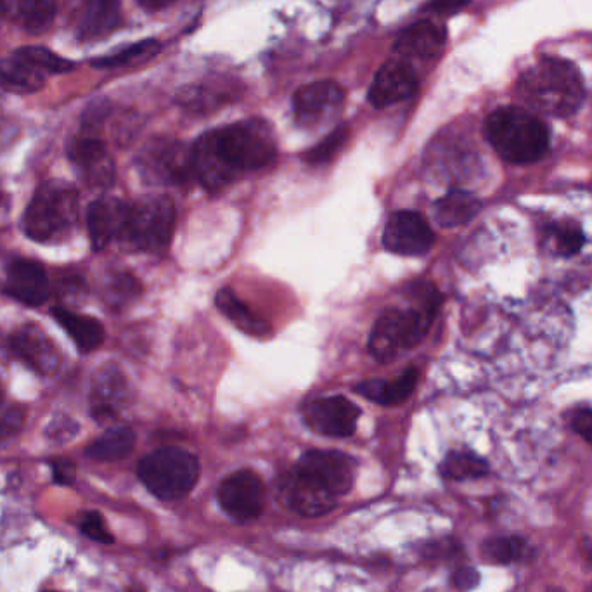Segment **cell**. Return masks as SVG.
<instances>
[{"instance_id":"7","label":"cell","mask_w":592,"mask_h":592,"mask_svg":"<svg viewBox=\"0 0 592 592\" xmlns=\"http://www.w3.org/2000/svg\"><path fill=\"white\" fill-rule=\"evenodd\" d=\"M175 206L168 196H146L129 206L123 226V245L130 250L161 253L174 236Z\"/></svg>"},{"instance_id":"42","label":"cell","mask_w":592,"mask_h":592,"mask_svg":"<svg viewBox=\"0 0 592 592\" xmlns=\"http://www.w3.org/2000/svg\"><path fill=\"white\" fill-rule=\"evenodd\" d=\"M78 426L73 419L66 418V416H58L51 421V425L47 428V435L54 440H70L75 437Z\"/></svg>"},{"instance_id":"18","label":"cell","mask_w":592,"mask_h":592,"mask_svg":"<svg viewBox=\"0 0 592 592\" xmlns=\"http://www.w3.org/2000/svg\"><path fill=\"white\" fill-rule=\"evenodd\" d=\"M14 354L20 355L28 366L40 374L58 371L61 355L51 338L37 324H26L11 336Z\"/></svg>"},{"instance_id":"28","label":"cell","mask_w":592,"mask_h":592,"mask_svg":"<svg viewBox=\"0 0 592 592\" xmlns=\"http://www.w3.org/2000/svg\"><path fill=\"white\" fill-rule=\"evenodd\" d=\"M416 383H418V371L411 369V371L399 376L397 380L364 381L355 390L361 393L362 397L378 402L381 406H395V404H400V402H404V400L411 397L412 390L416 388Z\"/></svg>"},{"instance_id":"2","label":"cell","mask_w":592,"mask_h":592,"mask_svg":"<svg viewBox=\"0 0 592 592\" xmlns=\"http://www.w3.org/2000/svg\"><path fill=\"white\" fill-rule=\"evenodd\" d=\"M416 302L412 309H388L378 317L369 340V350L376 361L390 362L400 350L423 342L442 296L430 284H421Z\"/></svg>"},{"instance_id":"11","label":"cell","mask_w":592,"mask_h":592,"mask_svg":"<svg viewBox=\"0 0 592 592\" xmlns=\"http://www.w3.org/2000/svg\"><path fill=\"white\" fill-rule=\"evenodd\" d=\"M435 234L432 227L418 212L393 213L383 232V245L388 251L407 257H419L432 250Z\"/></svg>"},{"instance_id":"4","label":"cell","mask_w":592,"mask_h":592,"mask_svg":"<svg viewBox=\"0 0 592 592\" xmlns=\"http://www.w3.org/2000/svg\"><path fill=\"white\" fill-rule=\"evenodd\" d=\"M78 217V194L63 181H49L33 194L26 208L23 227L26 236L37 243L65 238Z\"/></svg>"},{"instance_id":"37","label":"cell","mask_w":592,"mask_h":592,"mask_svg":"<svg viewBox=\"0 0 592 592\" xmlns=\"http://www.w3.org/2000/svg\"><path fill=\"white\" fill-rule=\"evenodd\" d=\"M80 532L99 544H113L115 542V537L106 527L103 515L97 511L85 513L82 522H80Z\"/></svg>"},{"instance_id":"48","label":"cell","mask_w":592,"mask_h":592,"mask_svg":"<svg viewBox=\"0 0 592 592\" xmlns=\"http://www.w3.org/2000/svg\"><path fill=\"white\" fill-rule=\"evenodd\" d=\"M47 592H54V591H47Z\"/></svg>"},{"instance_id":"16","label":"cell","mask_w":592,"mask_h":592,"mask_svg":"<svg viewBox=\"0 0 592 592\" xmlns=\"http://www.w3.org/2000/svg\"><path fill=\"white\" fill-rule=\"evenodd\" d=\"M68 155L78 174L92 187H108L115 181V163L97 137H78L71 142Z\"/></svg>"},{"instance_id":"35","label":"cell","mask_w":592,"mask_h":592,"mask_svg":"<svg viewBox=\"0 0 592 592\" xmlns=\"http://www.w3.org/2000/svg\"><path fill=\"white\" fill-rule=\"evenodd\" d=\"M348 137H350V130H348L347 125L338 127L324 141L319 142L316 148L310 149L303 160L307 161V163H312V165H319V163H326V161L333 160L345 148Z\"/></svg>"},{"instance_id":"1","label":"cell","mask_w":592,"mask_h":592,"mask_svg":"<svg viewBox=\"0 0 592 592\" xmlns=\"http://www.w3.org/2000/svg\"><path fill=\"white\" fill-rule=\"evenodd\" d=\"M523 101L544 115L567 118L577 113L586 87L577 66L560 58L541 59L518 82Z\"/></svg>"},{"instance_id":"14","label":"cell","mask_w":592,"mask_h":592,"mask_svg":"<svg viewBox=\"0 0 592 592\" xmlns=\"http://www.w3.org/2000/svg\"><path fill=\"white\" fill-rule=\"evenodd\" d=\"M283 501L296 515L316 518L328 515L335 508L338 497L333 496L321 483L303 475L302 471L293 470L281 482Z\"/></svg>"},{"instance_id":"47","label":"cell","mask_w":592,"mask_h":592,"mask_svg":"<svg viewBox=\"0 0 592 592\" xmlns=\"http://www.w3.org/2000/svg\"><path fill=\"white\" fill-rule=\"evenodd\" d=\"M2 400H4V392H2V387H0V404H2Z\"/></svg>"},{"instance_id":"36","label":"cell","mask_w":592,"mask_h":592,"mask_svg":"<svg viewBox=\"0 0 592 592\" xmlns=\"http://www.w3.org/2000/svg\"><path fill=\"white\" fill-rule=\"evenodd\" d=\"M139 293V284L136 279L127 274H118V276L111 277L110 281L106 283L104 288V300L108 302V305L120 309L123 305L137 296Z\"/></svg>"},{"instance_id":"22","label":"cell","mask_w":592,"mask_h":592,"mask_svg":"<svg viewBox=\"0 0 592 592\" xmlns=\"http://www.w3.org/2000/svg\"><path fill=\"white\" fill-rule=\"evenodd\" d=\"M445 46L444 28L433 21L423 20L414 23L400 33L393 46L400 59H433Z\"/></svg>"},{"instance_id":"8","label":"cell","mask_w":592,"mask_h":592,"mask_svg":"<svg viewBox=\"0 0 592 592\" xmlns=\"http://www.w3.org/2000/svg\"><path fill=\"white\" fill-rule=\"evenodd\" d=\"M141 175L148 182L179 186L193 179V155L182 142L155 139L137 158Z\"/></svg>"},{"instance_id":"17","label":"cell","mask_w":592,"mask_h":592,"mask_svg":"<svg viewBox=\"0 0 592 592\" xmlns=\"http://www.w3.org/2000/svg\"><path fill=\"white\" fill-rule=\"evenodd\" d=\"M4 290L18 302L30 307H39L49 298L51 288L42 265L33 260L16 258L6 269Z\"/></svg>"},{"instance_id":"33","label":"cell","mask_w":592,"mask_h":592,"mask_svg":"<svg viewBox=\"0 0 592 592\" xmlns=\"http://www.w3.org/2000/svg\"><path fill=\"white\" fill-rule=\"evenodd\" d=\"M440 473L447 480H475L482 478L489 473V464L482 457L473 454V452L454 451L445 456L440 464Z\"/></svg>"},{"instance_id":"32","label":"cell","mask_w":592,"mask_h":592,"mask_svg":"<svg viewBox=\"0 0 592 592\" xmlns=\"http://www.w3.org/2000/svg\"><path fill=\"white\" fill-rule=\"evenodd\" d=\"M160 52V42L148 39L123 47L120 51L111 52L104 58L94 59L91 65L97 70H116L125 66L141 65Z\"/></svg>"},{"instance_id":"9","label":"cell","mask_w":592,"mask_h":592,"mask_svg":"<svg viewBox=\"0 0 592 592\" xmlns=\"http://www.w3.org/2000/svg\"><path fill=\"white\" fill-rule=\"evenodd\" d=\"M295 468L321 483L324 489L336 497L345 496L352 490L357 475L354 459L338 451L305 452Z\"/></svg>"},{"instance_id":"21","label":"cell","mask_w":592,"mask_h":592,"mask_svg":"<svg viewBox=\"0 0 592 592\" xmlns=\"http://www.w3.org/2000/svg\"><path fill=\"white\" fill-rule=\"evenodd\" d=\"M127 400V381L115 366H104L92 381V416L99 421L115 418Z\"/></svg>"},{"instance_id":"39","label":"cell","mask_w":592,"mask_h":592,"mask_svg":"<svg viewBox=\"0 0 592 592\" xmlns=\"http://www.w3.org/2000/svg\"><path fill=\"white\" fill-rule=\"evenodd\" d=\"M23 423H25V409L21 407H13L4 414H0V442L14 437L23 428Z\"/></svg>"},{"instance_id":"5","label":"cell","mask_w":592,"mask_h":592,"mask_svg":"<svg viewBox=\"0 0 592 592\" xmlns=\"http://www.w3.org/2000/svg\"><path fill=\"white\" fill-rule=\"evenodd\" d=\"M213 132L220 156L236 175L267 167L276 158V137L271 125L260 118L232 123Z\"/></svg>"},{"instance_id":"29","label":"cell","mask_w":592,"mask_h":592,"mask_svg":"<svg viewBox=\"0 0 592 592\" xmlns=\"http://www.w3.org/2000/svg\"><path fill=\"white\" fill-rule=\"evenodd\" d=\"M134 447H136V433L125 426H118L108 430L103 437L94 440L87 447L85 454L94 461L115 463L129 456L130 452L134 451Z\"/></svg>"},{"instance_id":"46","label":"cell","mask_w":592,"mask_h":592,"mask_svg":"<svg viewBox=\"0 0 592 592\" xmlns=\"http://www.w3.org/2000/svg\"><path fill=\"white\" fill-rule=\"evenodd\" d=\"M137 2L146 11H160V9H165L170 4H174L175 0H137Z\"/></svg>"},{"instance_id":"31","label":"cell","mask_w":592,"mask_h":592,"mask_svg":"<svg viewBox=\"0 0 592 592\" xmlns=\"http://www.w3.org/2000/svg\"><path fill=\"white\" fill-rule=\"evenodd\" d=\"M532 547L522 537L502 535L492 537L482 544V558L494 565H511L530 558Z\"/></svg>"},{"instance_id":"30","label":"cell","mask_w":592,"mask_h":592,"mask_svg":"<svg viewBox=\"0 0 592 592\" xmlns=\"http://www.w3.org/2000/svg\"><path fill=\"white\" fill-rule=\"evenodd\" d=\"M215 302H217L220 312L229 321L234 322L241 331H245L246 335L265 336L271 333V326L262 321L260 317L251 314V310L231 290H227V288L220 290Z\"/></svg>"},{"instance_id":"27","label":"cell","mask_w":592,"mask_h":592,"mask_svg":"<svg viewBox=\"0 0 592 592\" xmlns=\"http://www.w3.org/2000/svg\"><path fill=\"white\" fill-rule=\"evenodd\" d=\"M482 203L466 191H451L435 203V219L447 229L464 226L477 217Z\"/></svg>"},{"instance_id":"44","label":"cell","mask_w":592,"mask_h":592,"mask_svg":"<svg viewBox=\"0 0 592 592\" xmlns=\"http://www.w3.org/2000/svg\"><path fill=\"white\" fill-rule=\"evenodd\" d=\"M572 428L575 433H579L580 437L586 440L587 444L592 447V411L591 409H580L577 414L573 416Z\"/></svg>"},{"instance_id":"26","label":"cell","mask_w":592,"mask_h":592,"mask_svg":"<svg viewBox=\"0 0 592 592\" xmlns=\"http://www.w3.org/2000/svg\"><path fill=\"white\" fill-rule=\"evenodd\" d=\"M46 73L37 70L25 59L13 54L11 58L0 59V87L16 94H32L44 87Z\"/></svg>"},{"instance_id":"19","label":"cell","mask_w":592,"mask_h":592,"mask_svg":"<svg viewBox=\"0 0 592 592\" xmlns=\"http://www.w3.org/2000/svg\"><path fill=\"white\" fill-rule=\"evenodd\" d=\"M193 155L194 177L208 189L217 191L229 186L238 175L227 167L226 161L220 156L215 142V132H206L191 148Z\"/></svg>"},{"instance_id":"12","label":"cell","mask_w":592,"mask_h":592,"mask_svg":"<svg viewBox=\"0 0 592 592\" xmlns=\"http://www.w3.org/2000/svg\"><path fill=\"white\" fill-rule=\"evenodd\" d=\"M345 101V92L333 80L303 85L293 96L295 120L300 127H317L335 116Z\"/></svg>"},{"instance_id":"25","label":"cell","mask_w":592,"mask_h":592,"mask_svg":"<svg viewBox=\"0 0 592 592\" xmlns=\"http://www.w3.org/2000/svg\"><path fill=\"white\" fill-rule=\"evenodd\" d=\"M52 317L61 324V328L71 336L78 350L82 354H89L92 350L101 347L104 342V328L101 322L92 317L80 316L70 309L56 307L52 310Z\"/></svg>"},{"instance_id":"10","label":"cell","mask_w":592,"mask_h":592,"mask_svg":"<svg viewBox=\"0 0 592 592\" xmlns=\"http://www.w3.org/2000/svg\"><path fill=\"white\" fill-rule=\"evenodd\" d=\"M217 497L226 515L236 522H251L264 508V483L253 471H236L220 483Z\"/></svg>"},{"instance_id":"38","label":"cell","mask_w":592,"mask_h":592,"mask_svg":"<svg viewBox=\"0 0 592 592\" xmlns=\"http://www.w3.org/2000/svg\"><path fill=\"white\" fill-rule=\"evenodd\" d=\"M554 241H556V248H558L561 255L572 257V255L582 250V246H584V234L577 227H558L554 231Z\"/></svg>"},{"instance_id":"24","label":"cell","mask_w":592,"mask_h":592,"mask_svg":"<svg viewBox=\"0 0 592 592\" xmlns=\"http://www.w3.org/2000/svg\"><path fill=\"white\" fill-rule=\"evenodd\" d=\"M122 25V0H91L78 21L80 42H97Z\"/></svg>"},{"instance_id":"43","label":"cell","mask_w":592,"mask_h":592,"mask_svg":"<svg viewBox=\"0 0 592 592\" xmlns=\"http://www.w3.org/2000/svg\"><path fill=\"white\" fill-rule=\"evenodd\" d=\"M480 584V573L473 567H459L452 573V586L457 591L468 592Z\"/></svg>"},{"instance_id":"45","label":"cell","mask_w":592,"mask_h":592,"mask_svg":"<svg viewBox=\"0 0 592 592\" xmlns=\"http://www.w3.org/2000/svg\"><path fill=\"white\" fill-rule=\"evenodd\" d=\"M470 0H433L432 9L438 14H452L463 9Z\"/></svg>"},{"instance_id":"20","label":"cell","mask_w":592,"mask_h":592,"mask_svg":"<svg viewBox=\"0 0 592 592\" xmlns=\"http://www.w3.org/2000/svg\"><path fill=\"white\" fill-rule=\"evenodd\" d=\"M129 205L116 198H101L94 201L87 210V227L91 234L92 248L103 250L115 238H120Z\"/></svg>"},{"instance_id":"34","label":"cell","mask_w":592,"mask_h":592,"mask_svg":"<svg viewBox=\"0 0 592 592\" xmlns=\"http://www.w3.org/2000/svg\"><path fill=\"white\" fill-rule=\"evenodd\" d=\"M14 54L20 56L21 59H25L30 65L35 66L37 70L46 73V75H61V73H68V71L75 68L73 61L61 58V56L54 54V52L49 51L46 47H21Z\"/></svg>"},{"instance_id":"40","label":"cell","mask_w":592,"mask_h":592,"mask_svg":"<svg viewBox=\"0 0 592 592\" xmlns=\"http://www.w3.org/2000/svg\"><path fill=\"white\" fill-rule=\"evenodd\" d=\"M459 551L457 542L451 541V539H444V541H435L426 544L423 547V556L428 560H444V558H452L456 556Z\"/></svg>"},{"instance_id":"13","label":"cell","mask_w":592,"mask_h":592,"mask_svg":"<svg viewBox=\"0 0 592 592\" xmlns=\"http://www.w3.org/2000/svg\"><path fill=\"white\" fill-rule=\"evenodd\" d=\"M359 416V407L345 397L314 400L305 409L307 425L324 437L345 438L354 435Z\"/></svg>"},{"instance_id":"6","label":"cell","mask_w":592,"mask_h":592,"mask_svg":"<svg viewBox=\"0 0 592 592\" xmlns=\"http://www.w3.org/2000/svg\"><path fill=\"white\" fill-rule=\"evenodd\" d=\"M137 475L153 496L177 501L194 489L200 478V461L184 449L165 447L144 457Z\"/></svg>"},{"instance_id":"3","label":"cell","mask_w":592,"mask_h":592,"mask_svg":"<svg viewBox=\"0 0 592 592\" xmlns=\"http://www.w3.org/2000/svg\"><path fill=\"white\" fill-rule=\"evenodd\" d=\"M485 136L502 160L518 165L541 160L549 148L546 125L516 106L494 111L485 122Z\"/></svg>"},{"instance_id":"23","label":"cell","mask_w":592,"mask_h":592,"mask_svg":"<svg viewBox=\"0 0 592 592\" xmlns=\"http://www.w3.org/2000/svg\"><path fill=\"white\" fill-rule=\"evenodd\" d=\"M0 18L32 35L51 28L56 18L54 0H0Z\"/></svg>"},{"instance_id":"41","label":"cell","mask_w":592,"mask_h":592,"mask_svg":"<svg viewBox=\"0 0 592 592\" xmlns=\"http://www.w3.org/2000/svg\"><path fill=\"white\" fill-rule=\"evenodd\" d=\"M52 478L58 485H71L75 482V475H77V468L70 459L59 457L51 461Z\"/></svg>"},{"instance_id":"15","label":"cell","mask_w":592,"mask_h":592,"mask_svg":"<svg viewBox=\"0 0 592 592\" xmlns=\"http://www.w3.org/2000/svg\"><path fill=\"white\" fill-rule=\"evenodd\" d=\"M418 89V77L404 59L395 58L381 66L369 87V103L374 108H388L411 97Z\"/></svg>"}]
</instances>
